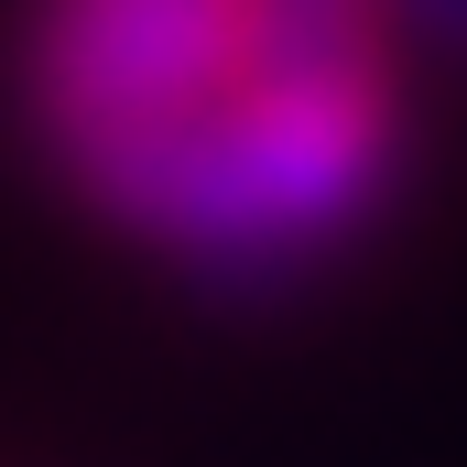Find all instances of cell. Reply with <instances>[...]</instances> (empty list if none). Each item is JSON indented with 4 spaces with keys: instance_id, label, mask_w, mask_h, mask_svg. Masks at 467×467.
I'll list each match as a JSON object with an SVG mask.
<instances>
[{
    "instance_id": "cell-1",
    "label": "cell",
    "mask_w": 467,
    "mask_h": 467,
    "mask_svg": "<svg viewBox=\"0 0 467 467\" xmlns=\"http://www.w3.org/2000/svg\"><path fill=\"white\" fill-rule=\"evenodd\" d=\"M66 163L141 239H163L207 272H283V261L327 250L380 196L391 130H380V88H348V99L229 88V99H207L185 119L77 141Z\"/></svg>"
},
{
    "instance_id": "cell-2",
    "label": "cell",
    "mask_w": 467,
    "mask_h": 467,
    "mask_svg": "<svg viewBox=\"0 0 467 467\" xmlns=\"http://www.w3.org/2000/svg\"><path fill=\"white\" fill-rule=\"evenodd\" d=\"M239 88V0H55L44 109L77 141L152 130Z\"/></svg>"
},
{
    "instance_id": "cell-3",
    "label": "cell",
    "mask_w": 467,
    "mask_h": 467,
    "mask_svg": "<svg viewBox=\"0 0 467 467\" xmlns=\"http://www.w3.org/2000/svg\"><path fill=\"white\" fill-rule=\"evenodd\" d=\"M239 88L261 99L380 88V0H239Z\"/></svg>"
},
{
    "instance_id": "cell-4",
    "label": "cell",
    "mask_w": 467,
    "mask_h": 467,
    "mask_svg": "<svg viewBox=\"0 0 467 467\" xmlns=\"http://www.w3.org/2000/svg\"><path fill=\"white\" fill-rule=\"evenodd\" d=\"M402 11H413L435 44H467V0H402Z\"/></svg>"
}]
</instances>
